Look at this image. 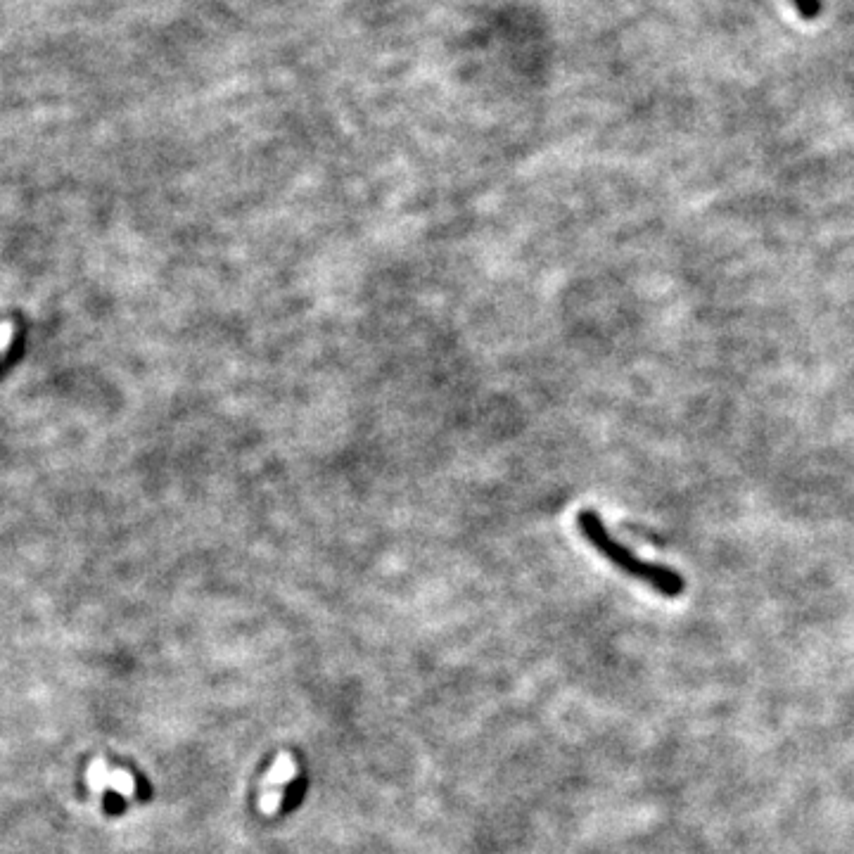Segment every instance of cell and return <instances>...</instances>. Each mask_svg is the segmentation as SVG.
Wrapping results in <instances>:
<instances>
[{"label": "cell", "mask_w": 854, "mask_h": 854, "mask_svg": "<svg viewBox=\"0 0 854 854\" xmlns=\"http://www.w3.org/2000/svg\"><path fill=\"white\" fill-rule=\"evenodd\" d=\"M577 527L582 532V537L596 548L601 556L613 563L617 570H622L624 575L639 579V582L648 584L650 589L658 591L665 598H677L684 594L686 582L679 572H674L672 567L658 565V563H646V560L636 558L627 546H622L613 534L608 532V527L603 525L601 515L596 511H582L577 515Z\"/></svg>", "instance_id": "6da1fadb"}, {"label": "cell", "mask_w": 854, "mask_h": 854, "mask_svg": "<svg viewBox=\"0 0 854 854\" xmlns=\"http://www.w3.org/2000/svg\"><path fill=\"white\" fill-rule=\"evenodd\" d=\"M309 781L307 774H297L295 779H292L288 786H285L283 800H280V814H290L295 812V809L304 802V795H307Z\"/></svg>", "instance_id": "7a4b0ae2"}, {"label": "cell", "mask_w": 854, "mask_h": 854, "mask_svg": "<svg viewBox=\"0 0 854 854\" xmlns=\"http://www.w3.org/2000/svg\"><path fill=\"white\" fill-rule=\"evenodd\" d=\"M793 3V8L800 12L802 19H817L821 15V0H790Z\"/></svg>", "instance_id": "3957f363"}, {"label": "cell", "mask_w": 854, "mask_h": 854, "mask_svg": "<svg viewBox=\"0 0 854 854\" xmlns=\"http://www.w3.org/2000/svg\"><path fill=\"white\" fill-rule=\"evenodd\" d=\"M107 807L110 809H114V812H121V809H124V802L119 800V795H107Z\"/></svg>", "instance_id": "277c9868"}]
</instances>
